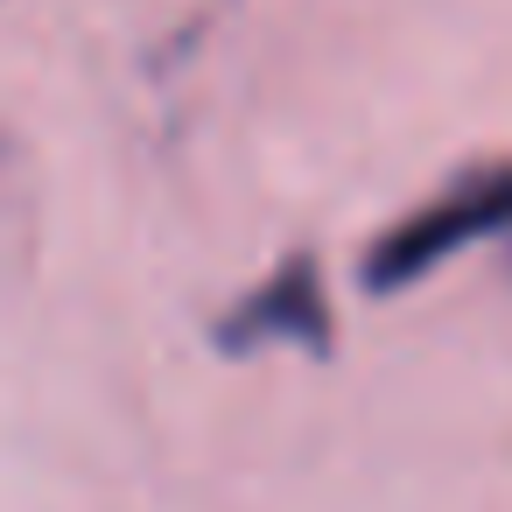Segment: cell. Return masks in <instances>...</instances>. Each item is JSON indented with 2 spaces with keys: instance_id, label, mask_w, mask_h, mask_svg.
<instances>
[{
  "instance_id": "1",
  "label": "cell",
  "mask_w": 512,
  "mask_h": 512,
  "mask_svg": "<svg viewBox=\"0 0 512 512\" xmlns=\"http://www.w3.org/2000/svg\"><path fill=\"white\" fill-rule=\"evenodd\" d=\"M470 246H505V260H512V162H470L442 190H428L421 204H407L365 246L358 281L372 295H400V288L442 274Z\"/></svg>"
},
{
  "instance_id": "2",
  "label": "cell",
  "mask_w": 512,
  "mask_h": 512,
  "mask_svg": "<svg viewBox=\"0 0 512 512\" xmlns=\"http://www.w3.org/2000/svg\"><path fill=\"white\" fill-rule=\"evenodd\" d=\"M218 351L225 358H246V351H267V344H288V351H330L337 337V316H330V281H323V260L316 253H281L267 281H253L246 295H232L211 323Z\"/></svg>"
}]
</instances>
